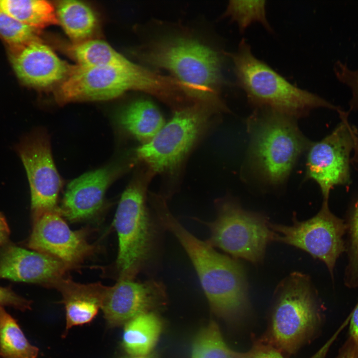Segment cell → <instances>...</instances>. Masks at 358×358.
Instances as JSON below:
<instances>
[{"label":"cell","mask_w":358,"mask_h":358,"mask_svg":"<svg viewBox=\"0 0 358 358\" xmlns=\"http://www.w3.org/2000/svg\"><path fill=\"white\" fill-rule=\"evenodd\" d=\"M153 209L160 226L176 237L188 256L212 311L227 320L241 317L249 307L248 282L242 264L187 231L172 214L166 201L157 202Z\"/></svg>","instance_id":"cell-1"},{"label":"cell","mask_w":358,"mask_h":358,"mask_svg":"<svg viewBox=\"0 0 358 358\" xmlns=\"http://www.w3.org/2000/svg\"><path fill=\"white\" fill-rule=\"evenodd\" d=\"M131 90L154 95L173 108L185 97L183 86L173 77L158 74L131 62L122 66H73L60 84L56 98L60 103L105 100Z\"/></svg>","instance_id":"cell-2"},{"label":"cell","mask_w":358,"mask_h":358,"mask_svg":"<svg viewBox=\"0 0 358 358\" xmlns=\"http://www.w3.org/2000/svg\"><path fill=\"white\" fill-rule=\"evenodd\" d=\"M147 64L170 72L195 102L224 103L222 60L218 52L195 39L173 37L155 41L142 50Z\"/></svg>","instance_id":"cell-3"},{"label":"cell","mask_w":358,"mask_h":358,"mask_svg":"<svg viewBox=\"0 0 358 358\" xmlns=\"http://www.w3.org/2000/svg\"><path fill=\"white\" fill-rule=\"evenodd\" d=\"M239 86L253 105L293 118L311 110L325 107L341 109L321 97L298 88L254 56L243 39L238 51L231 55Z\"/></svg>","instance_id":"cell-4"},{"label":"cell","mask_w":358,"mask_h":358,"mask_svg":"<svg viewBox=\"0 0 358 358\" xmlns=\"http://www.w3.org/2000/svg\"><path fill=\"white\" fill-rule=\"evenodd\" d=\"M227 110L225 105L197 102L175 111L150 141L137 149V159L154 175L176 176L192 150L213 127L216 115Z\"/></svg>","instance_id":"cell-5"},{"label":"cell","mask_w":358,"mask_h":358,"mask_svg":"<svg viewBox=\"0 0 358 358\" xmlns=\"http://www.w3.org/2000/svg\"><path fill=\"white\" fill-rule=\"evenodd\" d=\"M154 175L147 169L134 179L124 191L116 209L114 224L118 238L116 266L120 279H134L155 252L158 221L146 203L148 185Z\"/></svg>","instance_id":"cell-6"},{"label":"cell","mask_w":358,"mask_h":358,"mask_svg":"<svg viewBox=\"0 0 358 358\" xmlns=\"http://www.w3.org/2000/svg\"><path fill=\"white\" fill-rule=\"evenodd\" d=\"M267 110L250 120V155L260 176L275 185L286 179L309 144L293 118Z\"/></svg>","instance_id":"cell-7"},{"label":"cell","mask_w":358,"mask_h":358,"mask_svg":"<svg viewBox=\"0 0 358 358\" xmlns=\"http://www.w3.org/2000/svg\"><path fill=\"white\" fill-rule=\"evenodd\" d=\"M269 329L264 342L291 355L315 332L320 317L310 279L294 272L277 286Z\"/></svg>","instance_id":"cell-8"},{"label":"cell","mask_w":358,"mask_h":358,"mask_svg":"<svg viewBox=\"0 0 358 358\" xmlns=\"http://www.w3.org/2000/svg\"><path fill=\"white\" fill-rule=\"evenodd\" d=\"M215 220L197 221L209 228V238L205 241L234 259H243L254 264L262 263L268 243L274 241L275 233L269 228L267 217L244 210L231 199L215 202Z\"/></svg>","instance_id":"cell-9"},{"label":"cell","mask_w":358,"mask_h":358,"mask_svg":"<svg viewBox=\"0 0 358 358\" xmlns=\"http://www.w3.org/2000/svg\"><path fill=\"white\" fill-rule=\"evenodd\" d=\"M274 241L300 249L325 263L331 275L337 259L345 251L343 239L346 226L329 210L323 201L318 213L306 221L294 216L292 225L269 223Z\"/></svg>","instance_id":"cell-10"},{"label":"cell","mask_w":358,"mask_h":358,"mask_svg":"<svg viewBox=\"0 0 358 358\" xmlns=\"http://www.w3.org/2000/svg\"><path fill=\"white\" fill-rule=\"evenodd\" d=\"M339 114L342 122L331 134L309 146L307 157L306 177L317 183L324 201L334 186L350 183V155L358 144V135L346 113Z\"/></svg>","instance_id":"cell-11"},{"label":"cell","mask_w":358,"mask_h":358,"mask_svg":"<svg viewBox=\"0 0 358 358\" xmlns=\"http://www.w3.org/2000/svg\"><path fill=\"white\" fill-rule=\"evenodd\" d=\"M15 148L27 174L33 215L59 210L57 203L62 183L48 135L42 130H35L23 137Z\"/></svg>","instance_id":"cell-12"},{"label":"cell","mask_w":358,"mask_h":358,"mask_svg":"<svg viewBox=\"0 0 358 358\" xmlns=\"http://www.w3.org/2000/svg\"><path fill=\"white\" fill-rule=\"evenodd\" d=\"M33 216V224L27 246L63 263L68 268L76 266L90 255L94 247L83 231H73L63 219L60 210L45 211Z\"/></svg>","instance_id":"cell-13"},{"label":"cell","mask_w":358,"mask_h":358,"mask_svg":"<svg viewBox=\"0 0 358 358\" xmlns=\"http://www.w3.org/2000/svg\"><path fill=\"white\" fill-rule=\"evenodd\" d=\"M166 301V288L161 281L119 278L114 285L106 287L101 309L108 326L114 327L142 313L154 312Z\"/></svg>","instance_id":"cell-14"},{"label":"cell","mask_w":358,"mask_h":358,"mask_svg":"<svg viewBox=\"0 0 358 358\" xmlns=\"http://www.w3.org/2000/svg\"><path fill=\"white\" fill-rule=\"evenodd\" d=\"M10 53L17 77L33 88H46L61 84L73 66L61 60L40 38L10 49Z\"/></svg>","instance_id":"cell-15"},{"label":"cell","mask_w":358,"mask_h":358,"mask_svg":"<svg viewBox=\"0 0 358 358\" xmlns=\"http://www.w3.org/2000/svg\"><path fill=\"white\" fill-rule=\"evenodd\" d=\"M68 268L44 254L8 242L0 245V278L51 286Z\"/></svg>","instance_id":"cell-16"},{"label":"cell","mask_w":358,"mask_h":358,"mask_svg":"<svg viewBox=\"0 0 358 358\" xmlns=\"http://www.w3.org/2000/svg\"><path fill=\"white\" fill-rule=\"evenodd\" d=\"M116 174L111 168L87 173L67 186L60 208L62 216L71 222L91 218L102 207L105 191Z\"/></svg>","instance_id":"cell-17"},{"label":"cell","mask_w":358,"mask_h":358,"mask_svg":"<svg viewBox=\"0 0 358 358\" xmlns=\"http://www.w3.org/2000/svg\"><path fill=\"white\" fill-rule=\"evenodd\" d=\"M52 286L59 290L62 295L66 310L65 334L73 326L82 325L92 320L101 307L106 288L99 283L85 284L63 277Z\"/></svg>","instance_id":"cell-18"},{"label":"cell","mask_w":358,"mask_h":358,"mask_svg":"<svg viewBox=\"0 0 358 358\" xmlns=\"http://www.w3.org/2000/svg\"><path fill=\"white\" fill-rule=\"evenodd\" d=\"M119 122L143 144L150 141L165 124L158 108L150 101L144 99L127 106L120 113Z\"/></svg>","instance_id":"cell-19"},{"label":"cell","mask_w":358,"mask_h":358,"mask_svg":"<svg viewBox=\"0 0 358 358\" xmlns=\"http://www.w3.org/2000/svg\"><path fill=\"white\" fill-rule=\"evenodd\" d=\"M162 329V324L154 312L142 313L126 323L123 345L131 357L148 355L155 346Z\"/></svg>","instance_id":"cell-20"},{"label":"cell","mask_w":358,"mask_h":358,"mask_svg":"<svg viewBox=\"0 0 358 358\" xmlns=\"http://www.w3.org/2000/svg\"><path fill=\"white\" fill-rule=\"evenodd\" d=\"M56 9L59 22L75 43L87 40L93 32L97 19L88 5L78 0H64L58 1Z\"/></svg>","instance_id":"cell-21"},{"label":"cell","mask_w":358,"mask_h":358,"mask_svg":"<svg viewBox=\"0 0 358 358\" xmlns=\"http://www.w3.org/2000/svg\"><path fill=\"white\" fill-rule=\"evenodd\" d=\"M0 9L18 22L40 30L59 23L52 3L45 0H0Z\"/></svg>","instance_id":"cell-22"},{"label":"cell","mask_w":358,"mask_h":358,"mask_svg":"<svg viewBox=\"0 0 358 358\" xmlns=\"http://www.w3.org/2000/svg\"><path fill=\"white\" fill-rule=\"evenodd\" d=\"M38 349L27 340L15 320L0 306L1 358H36Z\"/></svg>","instance_id":"cell-23"},{"label":"cell","mask_w":358,"mask_h":358,"mask_svg":"<svg viewBox=\"0 0 358 358\" xmlns=\"http://www.w3.org/2000/svg\"><path fill=\"white\" fill-rule=\"evenodd\" d=\"M68 51L77 65L81 66H122L131 62L108 43L100 40L75 43L68 47Z\"/></svg>","instance_id":"cell-24"},{"label":"cell","mask_w":358,"mask_h":358,"mask_svg":"<svg viewBox=\"0 0 358 358\" xmlns=\"http://www.w3.org/2000/svg\"><path fill=\"white\" fill-rule=\"evenodd\" d=\"M235 352L225 343L217 323L211 321L194 339L191 358H235Z\"/></svg>","instance_id":"cell-25"},{"label":"cell","mask_w":358,"mask_h":358,"mask_svg":"<svg viewBox=\"0 0 358 358\" xmlns=\"http://www.w3.org/2000/svg\"><path fill=\"white\" fill-rule=\"evenodd\" d=\"M265 0H231L225 15L235 21L241 31H244L254 22L261 23L269 32H271L266 16Z\"/></svg>","instance_id":"cell-26"},{"label":"cell","mask_w":358,"mask_h":358,"mask_svg":"<svg viewBox=\"0 0 358 358\" xmlns=\"http://www.w3.org/2000/svg\"><path fill=\"white\" fill-rule=\"evenodd\" d=\"M40 31L18 22L0 9V37L9 49L39 38Z\"/></svg>","instance_id":"cell-27"},{"label":"cell","mask_w":358,"mask_h":358,"mask_svg":"<svg viewBox=\"0 0 358 358\" xmlns=\"http://www.w3.org/2000/svg\"><path fill=\"white\" fill-rule=\"evenodd\" d=\"M350 261L348 283L355 286L358 282V201L355 207L350 225Z\"/></svg>","instance_id":"cell-28"},{"label":"cell","mask_w":358,"mask_h":358,"mask_svg":"<svg viewBox=\"0 0 358 358\" xmlns=\"http://www.w3.org/2000/svg\"><path fill=\"white\" fill-rule=\"evenodd\" d=\"M334 72L338 80L351 90V107L358 109V69H350L347 64L338 61L334 65Z\"/></svg>","instance_id":"cell-29"},{"label":"cell","mask_w":358,"mask_h":358,"mask_svg":"<svg viewBox=\"0 0 358 358\" xmlns=\"http://www.w3.org/2000/svg\"><path fill=\"white\" fill-rule=\"evenodd\" d=\"M235 358H283L280 352L270 345L258 342L246 352H235Z\"/></svg>","instance_id":"cell-30"},{"label":"cell","mask_w":358,"mask_h":358,"mask_svg":"<svg viewBox=\"0 0 358 358\" xmlns=\"http://www.w3.org/2000/svg\"><path fill=\"white\" fill-rule=\"evenodd\" d=\"M0 306L25 311L30 309L31 301L17 294L10 287L0 286Z\"/></svg>","instance_id":"cell-31"},{"label":"cell","mask_w":358,"mask_h":358,"mask_svg":"<svg viewBox=\"0 0 358 358\" xmlns=\"http://www.w3.org/2000/svg\"><path fill=\"white\" fill-rule=\"evenodd\" d=\"M337 358H358V343L349 337Z\"/></svg>","instance_id":"cell-32"},{"label":"cell","mask_w":358,"mask_h":358,"mask_svg":"<svg viewBox=\"0 0 358 358\" xmlns=\"http://www.w3.org/2000/svg\"><path fill=\"white\" fill-rule=\"evenodd\" d=\"M350 337L358 343V303L355 307L350 321Z\"/></svg>","instance_id":"cell-33"},{"label":"cell","mask_w":358,"mask_h":358,"mask_svg":"<svg viewBox=\"0 0 358 358\" xmlns=\"http://www.w3.org/2000/svg\"><path fill=\"white\" fill-rule=\"evenodd\" d=\"M10 230L4 216L0 212V245L8 242Z\"/></svg>","instance_id":"cell-34"},{"label":"cell","mask_w":358,"mask_h":358,"mask_svg":"<svg viewBox=\"0 0 358 358\" xmlns=\"http://www.w3.org/2000/svg\"><path fill=\"white\" fill-rule=\"evenodd\" d=\"M130 358H153L151 356H143V357H131Z\"/></svg>","instance_id":"cell-35"}]
</instances>
